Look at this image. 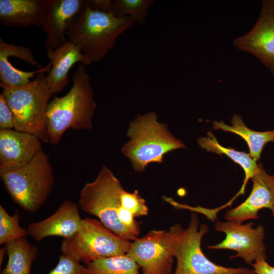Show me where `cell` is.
Listing matches in <instances>:
<instances>
[{
  "mask_svg": "<svg viewBox=\"0 0 274 274\" xmlns=\"http://www.w3.org/2000/svg\"><path fill=\"white\" fill-rule=\"evenodd\" d=\"M73 86L61 97L55 96L49 103L46 126L49 143L57 145L69 128L76 130L92 128V117L96 108L89 76L79 64L72 76Z\"/></svg>",
  "mask_w": 274,
  "mask_h": 274,
  "instance_id": "cell-1",
  "label": "cell"
},
{
  "mask_svg": "<svg viewBox=\"0 0 274 274\" xmlns=\"http://www.w3.org/2000/svg\"><path fill=\"white\" fill-rule=\"evenodd\" d=\"M134 24L128 16L117 17L93 10L86 0L85 7L66 36L92 63L97 62L114 48L117 38Z\"/></svg>",
  "mask_w": 274,
  "mask_h": 274,
  "instance_id": "cell-2",
  "label": "cell"
},
{
  "mask_svg": "<svg viewBox=\"0 0 274 274\" xmlns=\"http://www.w3.org/2000/svg\"><path fill=\"white\" fill-rule=\"evenodd\" d=\"M45 73L22 86L2 83V93L14 117V129L33 134L42 142L49 143L46 126L49 101L52 95L46 81Z\"/></svg>",
  "mask_w": 274,
  "mask_h": 274,
  "instance_id": "cell-3",
  "label": "cell"
},
{
  "mask_svg": "<svg viewBox=\"0 0 274 274\" xmlns=\"http://www.w3.org/2000/svg\"><path fill=\"white\" fill-rule=\"evenodd\" d=\"M127 135L130 141L122 148V152L138 172H144L149 163L161 162L164 155L169 151L186 148L165 124L158 121L152 112L137 116L130 123Z\"/></svg>",
  "mask_w": 274,
  "mask_h": 274,
  "instance_id": "cell-4",
  "label": "cell"
},
{
  "mask_svg": "<svg viewBox=\"0 0 274 274\" xmlns=\"http://www.w3.org/2000/svg\"><path fill=\"white\" fill-rule=\"evenodd\" d=\"M0 176L12 200L32 213L46 202L54 183L52 165L43 150L25 165L1 172Z\"/></svg>",
  "mask_w": 274,
  "mask_h": 274,
  "instance_id": "cell-5",
  "label": "cell"
},
{
  "mask_svg": "<svg viewBox=\"0 0 274 274\" xmlns=\"http://www.w3.org/2000/svg\"><path fill=\"white\" fill-rule=\"evenodd\" d=\"M208 230L204 224L199 227L195 213L191 215L186 229L178 223L168 229L172 251L177 261L172 274H256L254 269L227 267L209 259L201 249L202 238Z\"/></svg>",
  "mask_w": 274,
  "mask_h": 274,
  "instance_id": "cell-6",
  "label": "cell"
},
{
  "mask_svg": "<svg viewBox=\"0 0 274 274\" xmlns=\"http://www.w3.org/2000/svg\"><path fill=\"white\" fill-rule=\"evenodd\" d=\"M113 172L104 165L96 179L82 188L78 204L83 212L98 218L107 228L120 237L134 241V236L120 222L118 210L124 190Z\"/></svg>",
  "mask_w": 274,
  "mask_h": 274,
  "instance_id": "cell-7",
  "label": "cell"
},
{
  "mask_svg": "<svg viewBox=\"0 0 274 274\" xmlns=\"http://www.w3.org/2000/svg\"><path fill=\"white\" fill-rule=\"evenodd\" d=\"M131 242L123 239L96 219H82L78 231L64 238L60 250L86 264L96 260L126 254Z\"/></svg>",
  "mask_w": 274,
  "mask_h": 274,
  "instance_id": "cell-8",
  "label": "cell"
},
{
  "mask_svg": "<svg viewBox=\"0 0 274 274\" xmlns=\"http://www.w3.org/2000/svg\"><path fill=\"white\" fill-rule=\"evenodd\" d=\"M253 225L252 222L243 224L229 221L217 222L215 230L224 232L225 237L220 243L208 247L214 250L234 251L236 254L230 258L239 257L248 264L252 265L259 260H266L264 228L261 225L253 228Z\"/></svg>",
  "mask_w": 274,
  "mask_h": 274,
  "instance_id": "cell-9",
  "label": "cell"
},
{
  "mask_svg": "<svg viewBox=\"0 0 274 274\" xmlns=\"http://www.w3.org/2000/svg\"><path fill=\"white\" fill-rule=\"evenodd\" d=\"M126 255L143 274H171L174 258L168 230H152L131 242Z\"/></svg>",
  "mask_w": 274,
  "mask_h": 274,
  "instance_id": "cell-10",
  "label": "cell"
},
{
  "mask_svg": "<svg viewBox=\"0 0 274 274\" xmlns=\"http://www.w3.org/2000/svg\"><path fill=\"white\" fill-rule=\"evenodd\" d=\"M233 43L238 49L257 58L274 77V0L262 1L253 28L234 39Z\"/></svg>",
  "mask_w": 274,
  "mask_h": 274,
  "instance_id": "cell-11",
  "label": "cell"
},
{
  "mask_svg": "<svg viewBox=\"0 0 274 274\" xmlns=\"http://www.w3.org/2000/svg\"><path fill=\"white\" fill-rule=\"evenodd\" d=\"M50 62L42 68L28 47L9 44L0 38L1 83L12 86H22L29 83L35 74L49 73Z\"/></svg>",
  "mask_w": 274,
  "mask_h": 274,
  "instance_id": "cell-12",
  "label": "cell"
},
{
  "mask_svg": "<svg viewBox=\"0 0 274 274\" xmlns=\"http://www.w3.org/2000/svg\"><path fill=\"white\" fill-rule=\"evenodd\" d=\"M86 5V0H52L46 9L42 25L46 33L45 48L56 49L67 40L65 36Z\"/></svg>",
  "mask_w": 274,
  "mask_h": 274,
  "instance_id": "cell-13",
  "label": "cell"
},
{
  "mask_svg": "<svg viewBox=\"0 0 274 274\" xmlns=\"http://www.w3.org/2000/svg\"><path fill=\"white\" fill-rule=\"evenodd\" d=\"M253 187L248 197L241 204L227 210L224 218L239 223L257 219L262 209H269L274 216V175L266 173L260 163L259 170L251 178Z\"/></svg>",
  "mask_w": 274,
  "mask_h": 274,
  "instance_id": "cell-14",
  "label": "cell"
},
{
  "mask_svg": "<svg viewBox=\"0 0 274 274\" xmlns=\"http://www.w3.org/2000/svg\"><path fill=\"white\" fill-rule=\"evenodd\" d=\"M36 136L14 129H0V172L21 167L42 150Z\"/></svg>",
  "mask_w": 274,
  "mask_h": 274,
  "instance_id": "cell-15",
  "label": "cell"
},
{
  "mask_svg": "<svg viewBox=\"0 0 274 274\" xmlns=\"http://www.w3.org/2000/svg\"><path fill=\"white\" fill-rule=\"evenodd\" d=\"M82 219L78 203L70 200L64 201L51 216L30 224L28 235L37 242L49 236L68 238L79 229Z\"/></svg>",
  "mask_w": 274,
  "mask_h": 274,
  "instance_id": "cell-16",
  "label": "cell"
},
{
  "mask_svg": "<svg viewBox=\"0 0 274 274\" xmlns=\"http://www.w3.org/2000/svg\"><path fill=\"white\" fill-rule=\"evenodd\" d=\"M52 66L46 81L52 95L60 93L68 83V72L77 62L89 65L90 60L74 44L66 41L61 46L47 51Z\"/></svg>",
  "mask_w": 274,
  "mask_h": 274,
  "instance_id": "cell-17",
  "label": "cell"
},
{
  "mask_svg": "<svg viewBox=\"0 0 274 274\" xmlns=\"http://www.w3.org/2000/svg\"><path fill=\"white\" fill-rule=\"evenodd\" d=\"M52 0H0V23L6 27H41Z\"/></svg>",
  "mask_w": 274,
  "mask_h": 274,
  "instance_id": "cell-18",
  "label": "cell"
},
{
  "mask_svg": "<svg viewBox=\"0 0 274 274\" xmlns=\"http://www.w3.org/2000/svg\"><path fill=\"white\" fill-rule=\"evenodd\" d=\"M212 123L215 129L231 132L242 137L249 146V154L256 161L260 159L265 144L274 142V130L266 131L253 130L246 126L242 117L238 115L233 116L231 121V125H227L222 121H215Z\"/></svg>",
  "mask_w": 274,
  "mask_h": 274,
  "instance_id": "cell-19",
  "label": "cell"
},
{
  "mask_svg": "<svg viewBox=\"0 0 274 274\" xmlns=\"http://www.w3.org/2000/svg\"><path fill=\"white\" fill-rule=\"evenodd\" d=\"M5 246L8 260L1 274H30L32 264L38 256V248L25 237L9 242Z\"/></svg>",
  "mask_w": 274,
  "mask_h": 274,
  "instance_id": "cell-20",
  "label": "cell"
},
{
  "mask_svg": "<svg viewBox=\"0 0 274 274\" xmlns=\"http://www.w3.org/2000/svg\"><path fill=\"white\" fill-rule=\"evenodd\" d=\"M197 142L201 148L206 149L207 151L218 154H225L234 162L241 165L245 174L243 188L249 179H251L259 169L260 163L257 164L256 161L250 154L221 146L211 132H209L206 136L199 138L197 140Z\"/></svg>",
  "mask_w": 274,
  "mask_h": 274,
  "instance_id": "cell-21",
  "label": "cell"
},
{
  "mask_svg": "<svg viewBox=\"0 0 274 274\" xmlns=\"http://www.w3.org/2000/svg\"><path fill=\"white\" fill-rule=\"evenodd\" d=\"M85 267L86 274H141L139 265L126 254L99 259Z\"/></svg>",
  "mask_w": 274,
  "mask_h": 274,
  "instance_id": "cell-22",
  "label": "cell"
},
{
  "mask_svg": "<svg viewBox=\"0 0 274 274\" xmlns=\"http://www.w3.org/2000/svg\"><path fill=\"white\" fill-rule=\"evenodd\" d=\"M114 15L117 17L128 16L135 23L143 25L146 21L153 0H114Z\"/></svg>",
  "mask_w": 274,
  "mask_h": 274,
  "instance_id": "cell-23",
  "label": "cell"
},
{
  "mask_svg": "<svg viewBox=\"0 0 274 274\" xmlns=\"http://www.w3.org/2000/svg\"><path fill=\"white\" fill-rule=\"evenodd\" d=\"M27 230L19 224V215L15 212L9 215L4 207L0 205V245L25 237Z\"/></svg>",
  "mask_w": 274,
  "mask_h": 274,
  "instance_id": "cell-24",
  "label": "cell"
},
{
  "mask_svg": "<svg viewBox=\"0 0 274 274\" xmlns=\"http://www.w3.org/2000/svg\"><path fill=\"white\" fill-rule=\"evenodd\" d=\"M121 205L134 217L145 216L149 213L146 200L141 196L136 190L129 192L124 189L121 195Z\"/></svg>",
  "mask_w": 274,
  "mask_h": 274,
  "instance_id": "cell-25",
  "label": "cell"
},
{
  "mask_svg": "<svg viewBox=\"0 0 274 274\" xmlns=\"http://www.w3.org/2000/svg\"><path fill=\"white\" fill-rule=\"evenodd\" d=\"M48 274H86V267L73 258L62 254L56 266Z\"/></svg>",
  "mask_w": 274,
  "mask_h": 274,
  "instance_id": "cell-26",
  "label": "cell"
},
{
  "mask_svg": "<svg viewBox=\"0 0 274 274\" xmlns=\"http://www.w3.org/2000/svg\"><path fill=\"white\" fill-rule=\"evenodd\" d=\"M14 128L13 113L2 93L0 94V129H11Z\"/></svg>",
  "mask_w": 274,
  "mask_h": 274,
  "instance_id": "cell-27",
  "label": "cell"
},
{
  "mask_svg": "<svg viewBox=\"0 0 274 274\" xmlns=\"http://www.w3.org/2000/svg\"><path fill=\"white\" fill-rule=\"evenodd\" d=\"M91 9L106 13L114 14V1L112 0H86Z\"/></svg>",
  "mask_w": 274,
  "mask_h": 274,
  "instance_id": "cell-28",
  "label": "cell"
},
{
  "mask_svg": "<svg viewBox=\"0 0 274 274\" xmlns=\"http://www.w3.org/2000/svg\"><path fill=\"white\" fill-rule=\"evenodd\" d=\"M264 261L266 260L257 261L251 265L254 268L256 274H268L264 267Z\"/></svg>",
  "mask_w": 274,
  "mask_h": 274,
  "instance_id": "cell-29",
  "label": "cell"
},
{
  "mask_svg": "<svg viewBox=\"0 0 274 274\" xmlns=\"http://www.w3.org/2000/svg\"><path fill=\"white\" fill-rule=\"evenodd\" d=\"M263 265L268 274H274V267L269 265L266 261H264Z\"/></svg>",
  "mask_w": 274,
  "mask_h": 274,
  "instance_id": "cell-30",
  "label": "cell"
},
{
  "mask_svg": "<svg viewBox=\"0 0 274 274\" xmlns=\"http://www.w3.org/2000/svg\"><path fill=\"white\" fill-rule=\"evenodd\" d=\"M7 253V248L5 246L3 247L0 250V266L1 267L3 263L4 256Z\"/></svg>",
  "mask_w": 274,
  "mask_h": 274,
  "instance_id": "cell-31",
  "label": "cell"
}]
</instances>
